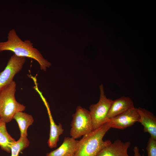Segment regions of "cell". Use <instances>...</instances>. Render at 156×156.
Returning a JSON list of instances; mask_svg holds the SVG:
<instances>
[{
  "label": "cell",
  "instance_id": "cell-1",
  "mask_svg": "<svg viewBox=\"0 0 156 156\" xmlns=\"http://www.w3.org/2000/svg\"><path fill=\"white\" fill-rule=\"evenodd\" d=\"M5 51H12L18 56L34 60L39 63L40 69L44 71L51 65L40 52L34 47L33 43L30 40H22L14 29L9 31L6 41L0 42V52Z\"/></svg>",
  "mask_w": 156,
  "mask_h": 156
},
{
  "label": "cell",
  "instance_id": "cell-2",
  "mask_svg": "<svg viewBox=\"0 0 156 156\" xmlns=\"http://www.w3.org/2000/svg\"><path fill=\"white\" fill-rule=\"evenodd\" d=\"M111 128L108 121L83 136L79 140L74 156H97L104 148L112 143L110 140L103 139Z\"/></svg>",
  "mask_w": 156,
  "mask_h": 156
},
{
  "label": "cell",
  "instance_id": "cell-3",
  "mask_svg": "<svg viewBox=\"0 0 156 156\" xmlns=\"http://www.w3.org/2000/svg\"><path fill=\"white\" fill-rule=\"evenodd\" d=\"M16 87L13 81L0 91V118L6 123L11 121L17 112L25 109V106L15 99Z\"/></svg>",
  "mask_w": 156,
  "mask_h": 156
},
{
  "label": "cell",
  "instance_id": "cell-4",
  "mask_svg": "<svg viewBox=\"0 0 156 156\" xmlns=\"http://www.w3.org/2000/svg\"><path fill=\"white\" fill-rule=\"evenodd\" d=\"M72 117L70 132L71 137L76 139L94 130L90 112L88 110L78 106Z\"/></svg>",
  "mask_w": 156,
  "mask_h": 156
},
{
  "label": "cell",
  "instance_id": "cell-5",
  "mask_svg": "<svg viewBox=\"0 0 156 156\" xmlns=\"http://www.w3.org/2000/svg\"><path fill=\"white\" fill-rule=\"evenodd\" d=\"M99 89L100 96L99 101L90 105L89 108L93 129L99 127L109 121L107 114L113 101L107 98L105 95L102 84L100 86Z\"/></svg>",
  "mask_w": 156,
  "mask_h": 156
},
{
  "label": "cell",
  "instance_id": "cell-6",
  "mask_svg": "<svg viewBox=\"0 0 156 156\" xmlns=\"http://www.w3.org/2000/svg\"><path fill=\"white\" fill-rule=\"evenodd\" d=\"M26 58L14 54L8 60L4 69L0 72V91L12 82L15 75L22 69Z\"/></svg>",
  "mask_w": 156,
  "mask_h": 156
},
{
  "label": "cell",
  "instance_id": "cell-7",
  "mask_svg": "<svg viewBox=\"0 0 156 156\" xmlns=\"http://www.w3.org/2000/svg\"><path fill=\"white\" fill-rule=\"evenodd\" d=\"M139 115L135 107L109 119L111 128L124 129L139 122Z\"/></svg>",
  "mask_w": 156,
  "mask_h": 156
},
{
  "label": "cell",
  "instance_id": "cell-8",
  "mask_svg": "<svg viewBox=\"0 0 156 156\" xmlns=\"http://www.w3.org/2000/svg\"><path fill=\"white\" fill-rule=\"evenodd\" d=\"M139 115L138 122L143 126L145 133L156 139V117L151 112L144 108H136Z\"/></svg>",
  "mask_w": 156,
  "mask_h": 156
},
{
  "label": "cell",
  "instance_id": "cell-9",
  "mask_svg": "<svg viewBox=\"0 0 156 156\" xmlns=\"http://www.w3.org/2000/svg\"><path fill=\"white\" fill-rule=\"evenodd\" d=\"M130 145L129 141L117 140L104 148L97 156H129L128 150Z\"/></svg>",
  "mask_w": 156,
  "mask_h": 156
},
{
  "label": "cell",
  "instance_id": "cell-10",
  "mask_svg": "<svg viewBox=\"0 0 156 156\" xmlns=\"http://www.w3.org/2000/svg\"><path fill=\"white\" fill-rule=\"evenodd\" d=\"M134 107L132 99L129 96H122L113 101L107 114L109 119Z\"/></svg>",
  "mask_w": 156,
  "mask_h": 156
},
{
  "label": "cell",
  "instance_id": "cell-11",
  "mask_svg": "<svg viewBox=\"0 0 156 156\" xmlns=\"http://www.w3.org/2000/svg\"><path fill=\"white\" fill-rule=\"evenodd\" d=\"M78 142L72 137H65L59 147L46 156H74Z\"/></svg>",
  "mask_w": 156,
  "mask_h": 156
},
{
  "label": "cell",
  "instance_id": "cell-12",
  "mask_svg": "<svg viewBox=\"0 0 156 156\" xmlns=\"http://www.w3.org/2000/svg\"><path fill=\"white\" fill-rule=\"evenodd\" d=\"M47 106L50 123L49 136L47 144L49 147L52 148L57 147L59 137L63 134L64 129L61 123H59L58 125L56 124L49 110L48 106Z\"/></svg>",
  "mask_w": 156,
  "mask_h": 156
},
{
  "label": "cell",
  "instance_id": "cell-13",
  "mask_svg": "<svg viewBox=\"0 0 156 156\" xmlns=\"http://www.w3.org/2000/svg\"><path fill=\"white\" fill-rule=\"evenodd\" d=\"M14 119L18 123L20 131V136H27V129L34 121L32 116L23 112H18L14 116Z\"/></svg>",
  "mask_w": 156,
  "mask_h": 156
},
{
  "label": "cell",
  "instance_id": "cell-14",
  "mask_svg": "<svg viewBox=\"0 0 156 156\" xmlns=\"http://www.w3.org/2000/svg\"><path fill=\"white\" fill-rule=\"evenodd\" d=\"M7 130L6 123L0 118V146L8 153L11 152L10 146L15 141Z\"/></svg>",
  "mask_w": 156,
  "mask_h": 156
},
{
  "label": "cell",
  "instance_id": "cell-15",
  "mask_svg": "<svg viewBox=\"0 0 156 156\" xmlns=\"http://www.w3.org/2000/svg\"><path fill=\"white\" fill-rule=\"evenodd\" d=\"M29 144L27 136H20L18 140L15 141L10 146L11 156H19L20 152L28 147Z\"/></svg>",
  "mask_w": 156,
  "mask_h": 156
},
{
  "label": "cell",
  "instance_id": "cell-16",
  "mask_svg": "<svg viewBox=\"0 0 156 156\" xmlns=\"http://www.w3.org/2000/svg\"><path fill=\"white\" fill-rule=\"evenodd\" d=\"M146 150L147 156H156V139L150 136L147 142Z\"/></svg>",
  "mask_w": 156,
  "mask_h": 156
},
{
  "label": "cell",
  "instance_id": "cell-17",
  "mask_svg": "<svg viewBox=\"0 0 156 156\" xmlns=\"http://www.w3.org/2000/svg\"><path fill=\"white\" fill-rule=\"evenodd\" d=\"M134 156H141L139 148L137 146H135L133 148ZM142 156H144V155Z\"/></svg>",
  "mask_w": 156,
  "mask_h": 156
}]
</instances>
